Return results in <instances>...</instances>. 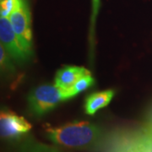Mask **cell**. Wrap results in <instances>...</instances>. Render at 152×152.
Masks as SVG:
<instances>
[{"mask_svg":"<svg viewBox=\"0 0 152 152\" xmlns=\"http://www.w3.org/2000/svg\"><path fill=\"white\" fill-rule=\"evenodd\" d=\"M45 132L51 141L58 146L69 150H89L99 145L103 133L100 127L90 122H73L52 127L46 126Z\"/></svg>","mask_w":152,"mask_h":152,"instance_id":"cell-1","label":"cell"},{"mask_svg":"<svg viewBox=\"0 0 152 152\" xmlns=\"http://www.w3.org/2000/svg\"><path fill=\"white\" fill-rule=\"evenodd\" d=\"M71 99L67 90L57 86L42 85L34 88L27 97L28 110L35 117H42L54 109L60 102Z\"/></svg>","mask_w":152,"mask_h":152,"instance_id":"cell-2","label":"cell"},{"mask_svg":"<svg viewBox=\"0 0 152 152\" xmlns=\"http://www.w3.org/2000/svg\"><path fill=\"white\" fill-rule=\"evenodd\" d=\"M15 32L24 48L33 54L31 15L27 0H20L19 5L9 17Z\"/></svg>","mask_w":152,"mask_h":152,"instance_id":"cell-3","label":"cell"},{"mask_svg":"<svg viewBox=\"0 0 152 152\" xmlns=\"http://www.w3.org/2000/svg\"><path fill=\"white\" fill-rule=\"evenodd\" d=\"M0 42L4 46L8 53L15 64L22 65L28 62L32 55L24 48L20 39L15 32L9 18L0 15Z\"/></svg>","mask_w":152,"mask_h":152,"instance_id":"cell-4","label":"cell"},{"mask_svg":"<svg viewBox=\"0 0 152 152\" xmlns=\"http://www.w3.org/2000/svg\"><path fill=\"white\" fill-rule=\"evenodd\" d=\"M32 125L24 117L9 109H0V139L15 140L31 129Z\"/></svg>","mask_w":152,"mask_h":152,"instance_id":"cell-5","label":"cell"},{"mask_svg":"<svg viewBox=\"0 0 152 152\" xmlns=\"http://www.w3.org/2000/svg\"><path fill=\"white\" fill-rule=\"evenodd\" d=\"M90 75V71L77 66H64L57 72L55 76V86L63 90H68L74 86L81 77Z\"/></svg>","mask_w":152,"mask_h":152,"instance_id":"cell-6","label":"cell"},{"mask_svg":"<svg viewBox=\"0 0 152 152\" xmlns=\"http://www.w3.org/2000/svg\"><path fill=\"white\" fill-rule=\"evenodd\" d=\"M115 96V91L107 90L104 91L92 93L85 101V112L88 115H94L100 109L107 107Z\"/></svg>","mask_w":152,"mask_h":152,"instance_id":"cell-7","label":"cell"},{"mask_svg":"<svg viewBox=\"0 0 152 152\" xmlns=\"http://www.w3.org/2000/svg\"><path fill=\"white\" fill-rule=\"evenodd\" d=\"M16 73L15 64L0 42V78L10 79Z\"/></svg>","mask_w":152,"mask_h":152,"instance_id":"cell-8","label":"cell"},{"mask_svg":"<svg viewBox=\"0 0 152 152\" xmlns=\"http://www.w3.org/2000/svg\"><path fill=\"white\" fill-rule=\"evenodd\" d=\"M94 84H95V80L90 74V75L83 76L80 80H78L74 84L73 86L67 90V91L69 94L71 98H73L74 96H77L79 93L86 91L87 89L92 86Z\"/></svg>","mask_w":152,"mask_h":152,"instance_id":"cell-9","label":"cell"},{"mask_svg":"<svg viewBox=\"0 0 152 152\" xmlns=\"http://www.w3.org/2000/svg\"><path fill=\"white\" fill-rule=\"evenodd\" d=\"M20 0H1L0 1V15L9 18L19 5Z\"/></svg>","mask_w":152,"mask_h":152,"instance_id":"cell-10","label":"cell"},{"mask_svg":"<svg viewBox=\"0 0 152 152\" xmlns=\"http://www.w3.org/2000/svg\"><path fill=\"white\" fill-rule=\"evenodd\" d=\"M100 9V0H92V15H91V31H90V40L91 45L93 46V38H94V29L96 26V17L98 11Z\"/></svg>","mask_w":152,"mask_h":152,"instance_id":"cell-11","label":"cell"},{"mask_svg":"<svg viewBox=\"0 0 152 152\" xmlns=\"http://www.w3.org/2000/svg\"><path fill=\"white\" fill-rule=\"evenodd\" d=\"M143 143H145L147 145L152 146V129L147 128L145 135L144 140H143Z\"/></svg>","mask_w":152,"mask_h":152,"instance_id":"cell-12","label":"cell"},{"mask_svg":"<svg viewBox=\"0 0 152 152\" xmlns=\"http://www.w3.org/2000/svg\"><path fill=\"white\" fill-rule=\"evenodd\" d=\"M148 128H149V129H152V113H151V118H150L149 124H148Z\"/></svg>","mask_w":152,"mask_h":152,"instance_id":"cell-13","label":"cell"},{"mask_svg":"<svg viewBox=\"0 0 152 152\" xmlns=\"http://www.w3.org/2000/svg\"><path fill=\"white\" fill-rule=\"evenodd\" d=\"M0 1H1V0H0Z\"/></svg>","mask_w":152,"mask_h":152,"instance_id":"cell-14","label":"cell"}]
</instances>
